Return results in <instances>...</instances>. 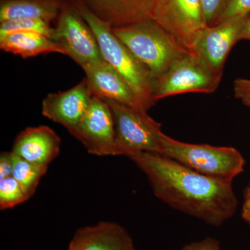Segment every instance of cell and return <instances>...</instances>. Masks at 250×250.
I'll use <instances>...</instances> for the list:
<instances>
[{"mask_svg":"<svg viewBox=\"0 0 250 250\" xmlns=\"http://www.w3.org/2000/svg\"><path fill=\"white\" fill-rule=\"evenodd\" d=\"M146 174L154 195L174 209L220 226L238 207L231 182L204 175L157 153L128 156Z\"/></svg>","mask_w":250,"mask_h":250,"instance_id":"6da1fadb","label":"cell"},{"mask_svg":"<svg viewBox=\"0 0 250 250\" xmlns=\"http://www.w3.org/2000/svg\"><path fill=\"white\" fill-rule=\"evenodd\" d=\"M96 38L104 60L121 74L147 110L155 104L154 80L144 65L118 39L112 28L99 19L81 0H72Z\"/></svg>","mask_w":250,"mask_h":250,"instance_id":"7a4b0ae2","label":"cell"},{"mask_svg":"<svg viewBox=\"0 0 250 250\" xmlns=\"http://www.w3.org/2000/svg\"><path fill=\"white\" fill-rule=\"evenodd\" d=\"M112 30L147 69L154 82L190 52L152 19Z\"/></svg>","mask_w":250,"mask_h":250,"instance_id":"3957f363","label":"cell"},{"mask_svg":"<svg viewBox=\"0 0 250 250\" xmlns=\"http://www.w3.org/2000/svg\"><path fill=\"white\" fill-rule=\"evenodd\" d=\"M160 154L199 173L231 183L246 164L235 148L181 142L165 134L161 137Z\"/></svg>","mask_w":250,"mask_h":250,"instance_id":"277c9868","label":"cell"},{"mask_svg":"<svg viewBox=\"0 0 250 250\" xmlns=\"http://www.w3.org/2000/svg\"><path fill=\"white\" fill-rule=\"evenodd\" d=\"M111 108L116 129V156H128L140 152L160 154L161 125L147 112L104 100Z\"/></svg>","mask_w":250,"mask_h":250,"instance_id":"5b68a950","label":"cell"},{"mask_svg":"<svg viewBox=\"0 0 250 250\" xmlns=\"http://www.w3.org/2000/svg\"><path fill=\"white\" fill-rule=\"evenodd\" d=\"M221 79L198 56L190 52L154 82V100L187 93H214Z\"/></svg>","mask_w":250,"mask_h":250,"instance_id":"8992f818","label":"cell"},{"mask_svg":"<svg viewBox=\"0 0 250 250\" xmlns=\"http://www.w3.org/2000/svg\"><path fill=\"white\" fill-rule=\"evenodd\" d=\"M56 22L52 40L82 68L104 60L96 38L72 0L64 3Z\"/></svg>","mask_w":250,"mask_h":250,"instance_id":"52a82bcc","label":"cell"},{"mask_svg":"<svg viewBox=\"0 0 250 250\" xmlns=\"http://www.w3.org/2000/svg\"><path fill=\"white\" fill-rule=\"evenodd\" d=\"M152 19L190 52L197 34L207 27L202 0H156Z\"/></svg>","mask_w":250,"mask_h":250,"instance_id":"ba28073f","label":"cell"},{"mask_svg":"<svg viewBox=\"0 0 250 250\" xmlns=\"http://www.w3.org/2000/svg\"><path fill=\"white\" fill-rule=\"evenodd\" d=\"M69 133L90 154L116 156V129L113 113L103 99L93 95L83 119Z\"/></svg>","mask_w":250,"mask_h":250,"instance_id":"9c48e42d","label":"cell"},{"mask_svg":"<svg viewBox=\"0 0 250 250\" xmlns=\"http://www.w3.org/2000/svg\"><path fill=\"white\" fill-rule=\"evenodd\" d=\"M248 16L206 27L195 37L191 52L198 56L219 78L221 79L230 51L240 41V34Z\"/></svg>","mask_w":250,"mask_h":250,"instance_id":"30bf717a","label":"cell"},{"mask_svg":"<svg viewBox=\"0 0 250 250\" xmlns=\"http://www.w3.org/2000/svg\"><path fill=\"white\" fill-rule=\"evenodd\" d=\"M93 94L85 79L65 91L49 93L42 103V114L70 132L80 124L91 103Z\"/></svg>","mask_w":250,"mask_h":250,"instance_id":"8fae6325","label":"cell"},{"mask_svg":"<svg viewBox=\"0 0 250 250\" xmlns=\"http://www.w3.org/2000/svg\"><path fill=\"white\" fill-rule=\"evenodd\" d=\"M82 69L85 72V79L95 96L147 112L129 83L116 69L104 60L91 62Z\"/></svg>","mask_w":250,"mask_h":250,"instance_id":"7c38bea8","label":"cell"},{"mask_svg":"<svg viewBox=\"0 0 250 250\" xmlns=\"http://www.w3.org/2000/svg\"><path fill=\"white\" fill-rule=\"evenodd\" d=\"M99 19L111 28L152 19L156 0H81Z\"/></svg>","mask_w":250,"mask_h":250,"instance_id":"4fadbf2b","label":"cell"},{"mask_svg":"<svg viewBox=\"0 0 250 250\" xmlns=\"http://www.w3.org/2000/svg\"><path fill=\"white\" fill-rule=\"evenodd\" d=\"M61 139L49 126L27 127L15 139L11 152L24 160L47 166L60 152Z\"/></svg>","mask_w":250,"mask_h":250,"instance_id":"5bb4252c","label":"cell"},{"mask_svg":"<svg viewBox=\"0 0 250 250\" xmlns=\"http://www.w3.org/2000/svg\"><path fill=\"white\" fill-rule=\"evenodd\" d=\"M67 250H136L123 227L114 222H100L78 229Z\"/></svg>","mask_w":250,"mask_h":250,"instance_id":"9a60e30c","label":"cell"},{"mask_svg":"<svg viewBox=\"0 0 250 250\" xmlns=\"http://www.w3.org/2000/svg\"><path fill=\"white\" fill-rule=\"evenodd\" d=\"M65 2L62 0H1L0 22L19 19L54 22Z\"/></svg>","mask_w":250,"mask_h":250,"instance_id":"2e32d148","label":"cell"},{"mask_svg":"<svg viewBox=\"0 0 250 250\" xmlns=\"http://www.w3.org/2000/svg\"><path fill=\"white\" fill-rule=\"evenodd\" d=\"M0 49L23 59L49 53L65 55V51L52 39L34 32H13L1 35Z\"/></svg>","mask_w":250,"mask_h":250,"instance_id":"e0dca14e","label":"cell"},{"mask_svg":"<svg viewBox=\"0 0 250 250\" xmlns=\"http://www.w3.org/2000/svg\"><path fill=\"white\" fill-rule=\"evenodd\" d=\"M13 155L14 170L12 177L21 184L28 199H29L35 193L39 182L47 172L48 167L36 165L14 154Z\"/></svg>","mask_w":250,"mask_h":250,"instance_id":"ac0fdd59","label":"cell"},{"mask_svg":"<svg viewBox=\"0 0 250 250\" xmlns=\"http://www.w3.org/2000/svg\"><path fill=\"white\" fill-rule=\"evenodd\" d=\"M13 32H34L53 39L54 27L41 19H19L0 22V36Z\"/></svg>","mask_w":250,"mask_h":250,"instance_id":"d6986e66","label":"cell"},{"mask_svg":"<svg viewBox=\"0 0 250 250\" xmlns=\"http://www.w3.org/2000/svg\"><path fill=\"white\" fill-rule=\"evenodd\" d=\"M29 200L21 184L14 177L0 180V208L10 209Z\"/></svg>","mask_w":250,"mask_h":250,"instance_id":"ffe728a7","label":"cell"},{"mask_svg":"<svg viewBox=\"0 0 250 250\" xmlns=\"http://www.w3.org/2000/svg\"><path fill=\"white\" fill-rule=\"evenodd\" d=\"M250 15V0H226L221 13L214 24L247 17Z\"/></svg>","mask_w":250,"mask_h":250,"instance_id":"44dd1931","label":"cell"},{"mask_svg":"<svg viewBox=\"0 0 250 250\" xmlns=\"http://www.w3.org/2000/svg\"><path fill=\"white\" fill-rule=\"evenodd\" d=\"M226 0H202L204 18L207 27L213 26L221 13Z\"/></svg>","mask_w":250,"mask_h":250,"instance_id":"7402d4cb","label":"cell"},{"mask_svg":"<svg viewBox=\"0 0 250 250\" xmlns=\"http://www.w3.org/2000/svg\"><path fill=\"white\" fill-rule=\"evenodd\" d=\"M234 93L237 98L250 107V80L238 79L234 82Z\"/></svg>","mask_w":250,"mask_h":250,"instance_id":"603a6c76","label":"cell"},{"mask_svg":"<svg viewBox=\"0 0 250 250\" xmlns=\"http://www.w3.org/2000/svg\"><path fill=\"white\" fill-rule=\"evenodd\" d=\"M14 170L12 152H3L0 154V180L11 177Z\"/></svg>","mask_w":250,"mask_h":250,"instance_id":"cb8c5ba5","label":"cell"},{"mask_svg":"<svg viewBox=\"0 0 250 250\" xmlns=\"http://www.w3.org/2000/svg\"><path fill=\"white\" fill-rule=\"evenodd\" d=\"M182 250H221L217 240L208 238L201 241L194 242L184 247Z\"/></svg>","mask_w":250,"mask_h":250,"instance_id":"d4e9b609","label":"cell"},{"mask_svg":"<svg viewBox=\"0 0 250 250\" xmlns=\"http://www.w3.org/2000/svg\"><path fill=\"white\" fill-rule=\"evenodd\" d=\"M242 217L250 225V184L244 192V202L242 208Z\"/></svg>","mask_w":250,"mask_h":250,"instance_id":"484cf974","label":"cell"},{"mask_svg":"<svg viewBox=\"0 0 250 250\" xmlns=\"http://www.w3.org/2000/svg\"><path fill=\"white\" fill-rule=\"evenodd\" d=\"M240 40L250 41V15L247 18L246 23L242 29L240 34Z\"/></svg>","mask_w":250,"mask_h":250,"instance_id":"4316f807","label":"cell"},{"mask_svg":"<svg viewBox=\"0 0 250 250\" xmlns=\"http://www.w3.org/2000/svg\"><path fill=\"white\" fill-rule=\"evenodd\" d=\"M62 1H70V0H62Z\"/></svg>","mask_w":250,"mask_h":250,"instance_id":"83f0119b","label":"cell"}]
</instances>
